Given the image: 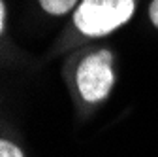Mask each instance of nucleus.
Segmentation results:
<instances>
[{
    "label": "nucleus",
    "instance_id": "nucleus-1",
    "mask_svg": "<svg viewBox=\"0 0 158 157\" xmlns=\"http://www.w3.org/2000/svg\"><path fill=\"white\" fill-rule=\"evenodd\" d=\"M134 13V0H83L73 23L87 36H104L124 25Z\"/></svg>",
    "mask_w": 158,
    "mask_h": 157
},
{
    "label": "nucleus",
    "instance_id": "nucleus-2",
    "mask_svg": "<svg viewBox=\"0 0 158 157\" xmlns=\"http://www.w3.org/2000/svg\"><path fill=\"white\" fill-rule=\"evenodd\" d=\"M111 63L109 51H96L81 61L77 68V87L85 101L98 102L107 96L115 82Z\"/></svg>",
    "mask_w": 158,
    "mask_h": 157
},
{
    "label": "nucleus",
    "instance_id": "nucleus-3",
    "mask_svg": "<svg viewBox=\"0 0 158 157\" xmlns=\"http://www.w3.org/2000/svg\"><path fill=\"white\" fill-rule=\"evenodd\" d=\"M75 2L77 0H40L42 8L47 13H53V15H62V13L70 11L75 6Z\"/></svg>",
    "mask_w": 158,
    "mask_h": 157
},
{
    "label": "nucleus",
    "instance_id": "nucleus-4",
    "mask_svg": "<svg viewBox=\"0 0 158 157\" xmlns=\"http://www.w3.org/2000/svg\"><path fill=\"white\" fill-rule=\"evenodd\" d=\"M0 157H23V151L15 144H11L8 140H2L0 142Z\"/></svg>",
    "mask_w": 158,
    "mask_h": 157
},
{
    "label": "nucleus",
    "instance_id": "nucleus-5",
    "mask_svg": "<svg viewBox=\"0 0 158 157\" xmlns=\"http://www.w3.org/2000/svg\"><path fill=\"white\" fill-rule=\"evenodd\" d=\"M149 15H151V21L154 23V27H158V0H152L151 2Z\"/></svg>",
    "mask_w": 158,
    "mask_h": 157
}]
</instances>
